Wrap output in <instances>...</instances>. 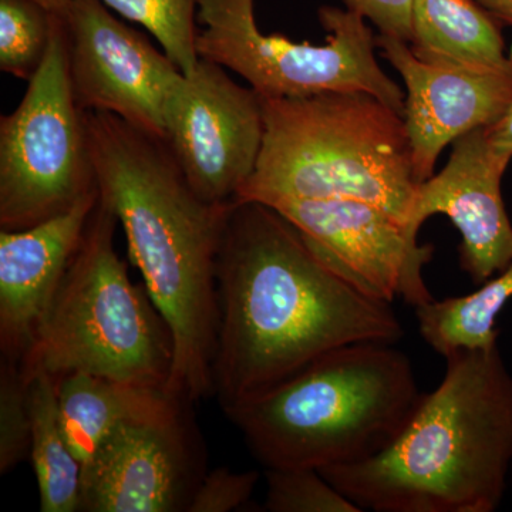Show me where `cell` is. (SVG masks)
I'll use <instances>...</instances> for the list:
<instances>
[{"label": "cell", "mask_w": 512, "mask_h": 512, "mask_svg": "<svg viewBox=\"0 0 512 512\" xmlns=\"http://www.w3.org/2000/svg\"><path fill=\"white\" fill-rule=\"evenodd\" d=\"M164 143L202 200L225 204L254 174L265 121L262 97L200 59L168 99Z\"/></svg>", "instance_id": "cell-10"}, {"label": "cell", "mask_w": 512, "mask_h": 512, "mask_svg": "<svg viewBox=\"0 0 512 512\" xmlns=\"http://www.w3.org/2000/svg\"><path fill=\"white\" fill-rule=\"evenodd\" d=\"M376 45L406 84L403 119L419 184L433 177L444 148L494 126L510 106L511 60L497 69H473L424 62L394 37L377 35Z\"/></svg>", "instance_id": "cell-13"}, {"label": "cell", "mask_w": 512, "mask_h": 512, "mask_svg": "<svg viewBox=\"0 0 512 512\" xmlns=\"http://www.w3.org/2000/svg\"><path fill=\"white\" fill-rule=\"evenodd\" d=\"M291 221L313 251L369 298L417 306L433 301L423 278L433 258L389 212L357 200H285L269 205Z\"/></svg>", "instance_id": "cell-12"}, {"label": "cell", "mask_w": 512, "mask_h": 512, "mask_svg": "<svg viewBox=\"0 0 512 512\" xmlns=\"http://www.w3.org/2000/svg\"><path fill=\"white\" fill-rule=\"evenodd\" d=\"M420 396L409 357L392 343H355L225 416L265 468L322 470L383 451Z\"/></svg>", "instance_id": "cell-4"}, {"label": "cell", "mask_w": 512, "mask_h": 512, "mask_svg": "<svg viewBox=\"0 0 512 512\" xmlns=\"http://www.w3.org/2000/svg\"><path fill=\"white\" fill-rule=\"evenodd\" d=\"M510 163L491 147L487 128H478L454 141L446 167L417 187L410 235L419 238L421 225L433 215L450 218L461 235V269L476 285L512 261V224L501 192Z\"/></svg>", "instance_id": "cell-14"}, {"label": "cell", "mask_w": 512, "mask_h": 512, "mask_svg": "<svg viewBox=\"0 0 512 512\" xmlns=\"http://www.w3.org/2000/svg\"><path fill=\"white\" fill-rule=\"evenodd\" d=\"M501 25L512 26V0H477Z\"/></svg>", "instance_id": "cell-27"}, {"label": "cell", "mask_w": 512, "mask_h": 512, "mask_svg": "<svg viewBox=\"0 0 512 512\" xmlns=\"http://www.w3.org/2000/svg\"><path fill=\"white\" fill-rule=\"evenodd\" d=\"M99 191L84 111L74 100L64 19L25 96L0 120V228L22 231Z\"/></svg>", "instance_id": "cell-8"}, {"label": "cell", "mask_w": 512, "mask_h": 512, "mask_svg": "<svg viewBox=\"0 0 512 512\" xmlns=\"http://www.w3.org/2000/svg\"><path fill=\"white\" fill-rule=\"evenodd\" d=\"M508 57L512 62V45ZM487 137L498 156L512 160V99L504 116L494 126L487 127Z\"/></svg>", "instance_id": "cell-26"}, {"label": "cell", "mask_w": 512, "mask_h": 512, "mask_svg": "<svg viewBox=\"0 0 512 512\" xmlns=\"http://www.w3.org/2000/svg\"><path fill=\"white\" fill-rule=\"evenodd\" d=\"M119 218L103 198L87 222L35 345L20 365L107 377L164 389L174 362L173 338L147 291L131 282L114 247Z\"/></svg>", "instance_id": "cell-6"}, {"label": "cell", "mask_w": 512, "mask_h": 512, "mask_svg": "<svg viewBox=\"0 0 512 512\" xmlns=\"http://www.w3.org/2000/svg\"><path fill=\"white\" fill-rule=\"evenodd\" d=\"M28 376L32 423L29 457L39 488L40 511H79L82 464L64 436L56 377L40 369Z\"/></svg>", "instance_id": "cell-18"}, {"label": "cell", "mask_w": 512, "mask_h": 512, "mask_svg": "<svg viewBox=\"0 0 512 512\" xmlns=\"http://www.w3.org/2000/svg\"><path fill=\"white\" fill-rule=\"evenodd\" d=\"M190 402L111 431L82 466L79 511H188L205 473Z\"/></svg>", "instance_id": "cell-9"}, {"label": "cell", "mask_w": 512, "mask_h": 512, "mask_svg": "<svg viewBox=\"0 0 512 512\" xmlns=\"http://www.w3.org/2000/svg\"><path fill=\"white\" fill-rule=\"evenodd\" d=\"M346 8L355 10L373 23L379 35L412 42L413 0H343Z\"/></svg>", "instance_id": "cell-25"}, {"label": "cell", "mask_w": 512, "mask_h": 512, "mask_svg": "<svg viewBox=\"0 0 512 512\" xmlns=\"http://www.w3.org/2000/svg\"><path fill=\"white\" fill-rule=\"evenodd\" d=\"M376 456L319 470L362 511L493 512L512 463V376L498 343L457 350Z\"/></svg>", "instance_id": "cell-3"}, {"label": "cell", "mask_w": 512, "mask_h": 512, "mask_svg": "<svg viewBox=\"0 0 512 512\" xmlns=\"http://www.w3.org/2000/svg\"><path fill=\"white\" fill-rule=\"evenodd\" d=\"M64 25L77 106L113 114L164 141L165 107L183 79L180 67L100 0H72Z\"/></svg>", "instance_id": "cell-11"}, {"label": "cell", "mask_w": 512, "mask_h": 512, "mask_svg": "<svg viewBox=\"0 0 512 512\" xmlns=\"http://www.w3.org/2000/svg\"><path fill=\"white\" fill-rule=\"evenodd\" d=\"M259 473L255 470L231 471L218 467L205 473L188 512H228L239 510L251 500Z\"/></svg>", "instance_id": "cell-24"}, {"label": "cell", "mask_w": 512, "mask_h": 512, "mask_svg": "<svg viewBox=\"0 0 512 512\" xmlns=\"http://www.w3.org/2000/svg\"><path fill=\"white\" fill-rule=\"evenodd\" d=\"M265 510L362 512L315 468H266Z\"/></svg>", "instance_id": "cell-22"}, {"label": "cell", "mask_w": 512, "mask_h": 512, "mask_svg": "<svg viewBox=\"0 0 512 512\" xmlns=\"http://www.w3.org/2000/svg\"><path fill=\"white\" fill-rule=\"evenodd\" d=\"M124 19L146 28L184 74L200 63L195 28L198 0H100Z\"/></svg>", "instance_id": "cell-20"}, {"label": "cell", "mask_w": 512, "mask_h": 512, "mask_svg": "<svg viewBox=\"0 0 512 512\" xmlns=\"http://www.w3.org/2000/svg\"><path fill=\"white\" fill-rule=\"evenodd\" d=\"M55 377L64 436L82 466L120 424L154 416L180 400L164 389L87 373Z\"/></svg>", "instance_id": "cell-16"}, {"label": "cell", "mask_w": 512, "mask_h": 512, "mask_svg": "<svg viewBox=\"0 0 512 512\" xmlns=\"http://www.w3.org/2000/svg\"><path fill=\"white\" fill-rule=\"evenodd\" d=\"M29 376L16 360L0 363V474L9 473L30 456L32 423Z\"/></svg>", "instance_id": "cell-23"}, {"label": "cell", "mask_w": 512, "mask_h": 512, "mask_svg": "<svg viewBox=\"0 0 512 512\" xmlns=\"http://www.w3.org/2000/svg\"><path fill=\"white\" fill-rule=\"evenodd\" d=\"M262 106L261 154L235 201L357 200L407 228L419 183L403 114L365 92L262 97Z\"/></svg>", "instance_id": "cell-5"}, {"label": "cell", "mask_w": 512, "mask_h": 512, "mask_svg": "<svg viewBox=\"0 0 512 512\" xmlns=\"http://www.w3.org/2000/svg\"><path fill=\"white\" fill-rule=\"evenodd\" d=\"M409 45L424 62L473 69L510 63L501 23L477 0H413Z\"/></svg>", "instance_id": "cell-17"}, {"label": "cell", "mask_w": 512, "mask_h": 512, "mask_svg": "<svg viewBox=\"0 0 512 512\" xmlns=\"http://www.w3.org/2000/svg\"><path fill=\"white\" fill-rule=\"evenodd\" d=\"M477 291L417 306L416 319L424 342L443 357L457 350L490 348L498 343L497 316L512 298V261L478 285Z\"/></svg>", "instance_id": "cell-19"}, {"label": "cell", "mask_w": 512, "mask_h": 512, "mask_svg": "<svg viewBox=\"0 0 512 512\" xmlns=\"http://www.w3.org/2000/svg\"><path fill=\"white\" fill-rule=\"evenodd\" d=\"M84 121L100 197L173 338L165 390L191 403L214 396L217 262L234 201L202 200L161 138L109 113L84 111Z\"/></svg>", "instance_id": "cell-2"}, {"label": "cell", "mask_w": 512, "mask_h": 512, "mask_svg": "<svg viewBox=\"0 0 512 512\" xmlns=\"http://www.w3.org/2000/svg\"><path fill=\"white\" fill-rule=\"evenodd\" d=\"M214 396L225 412L316 359L355 343L403 338L392 303L357 291L284 215L234 201L217 262Z\"/></svg>", "instance_id": "cell-1"}, {"label": "cell", "mask_w": 512, "mask_h": 512, "mask_svg": "<svg viewBox=\"0 0 512 512\" xmlns=\"http://www.w3.org/2000/svg\"><path fill=\"white\" fill-rule=\"evenodd\" d=\"M99 200V191L72 210L22 231L0 232V349L23 362Z\"/></svg>", "instance_id": "cell-15"}, {"label": "cell", "mask_w": 512, "mask_h": 512, "mask_svg": "<svg viewBox=\"0 0 512 512\" xmlns=\"http://www.w3.org/2000/svg\"><path fill=\"white\" fill-rule=\"evenodd\" d=\"M53 20L33 0H0V70L29 82L45 60Z\"/></svg>", "instance_id": "cell-21"}, {"label": "cell", "mask_w": 512, "mask_h": 512, "mask_svg": "<svg viewBox=\"0 0 512 512\" xmlns=\"http://www.w3.org/2000/svg\"><path fill=\"white\" fill-rule=\"evenodd\" d=\"M200 59L241 76L264 99H295L329 92H365L404 113L402 87L377 62L376 36L362 15L322 6L323 45L265 35L255 0H198Z\"/></svg>", "instance_id": "cell-7"}, {"label": "cell", "mask_w": 512, "mask_h": 512, "mask_svg": "<svg viewBox=\"0 0 512 512\" xmlns=\"http://www.w3.org/2000/svg\"><path fill=\"white\" fill-rule=\"evenodd\" d=\"M33 2L45 8L47 12L52 13V15L59 16V18L63 19L67 18L70 5H72V0H33Z\"/></svg>", "instance_id": "cell-28"}]
</instances>
